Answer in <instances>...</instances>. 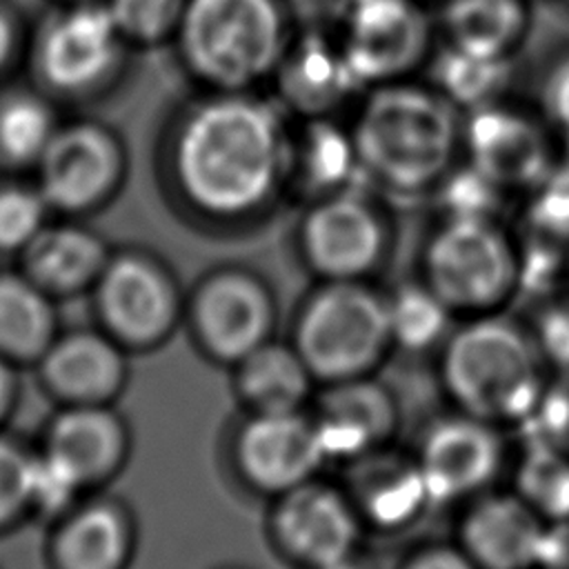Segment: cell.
Instances as JSON below:
<instances>
[{"instance_id":"23","label":"cell","mask_w":569,"mask_h":569,"mask_svg":"<svg viewBox=\"0 0 569 569\" xmlns=\"http://www.w3.org/2000/svg\"><path fill=\"white\" fill-rule=\"evenodd\" d=\"M42 371L49 387L73 405H102L124 378L116 345L98 333L64 336L44 351Z\"/></svg>"},{"instance_id":"3","label":"cell","mask_w":569,"mask_h":569,"mask_svg":"<svg viewBox=\"0 0 569 569\" xmlns=\"http://www.w3.org/2000/svg\"><path fill=\"white\" fill-rule=\"evenodd\" d=\"M438 378L453 409L516 427L549 378L527 322L505 311L460 318L438 351Z\"/></svg>"},{"instance_id":"20","label":"cell","mask_w":569,"mask_h":569,"mask_svg":"<svg viewBox=\"0 0 569 569\" xmlns=\"http://www.w3.org/2000/svg\"><path fill=\"white\" fill-rule=\"evenodd\" d=\"M353 187L367 184L349 122L340 116L289 120L287 191L307 204Z\"/></svg>"},{"instance_id":"26","label":"cell","mask_w":569,"mask_h":569,"mask_svg":"<svg viewBox=\"0 0 569 569\" xmlns=\"http://www.w3.org/2000/svg\"><path fill=\"white\" fill-rule=\"evenodd\" d=\"M516 58L467 51L449 42L436 44L427 69L429 84L460 113L496 102L507 96Z\"/></svg>"},{"instance_id":"4","label":"cell","mask_w":569,"mask_h":569,"mask_svg":"<svg viewBox=\"0 0 569 569\" xmlns=\"http://www.w3.org/2000/svg\"><path fill=\"white\" fill-rule=\"evenodd\" d=\"M293 31L284 0H187L173 42L207 91H256L271 82Z\"/></svg>"},{"instance_id":"31","label":"cell","mask_w":569,"mask_h":569,"mask_svg":"<svg viewBox=\"0 0 569 569\" xmlns=\"http://www.w3.org/2000/svg\"><path fill=\"white\" fill-rule=\"evenodd\" d=\"M127 553V529L109 507H89L62 529L58 556L67 569H116Z\"/></svg>"},{"instance_id":"11","label":"cell","mask_w":569,"mask_h":569,"mask_svg":"<svg viewBox=\"0 0 569 569\" xmlns=\"http://www.w3.org/2000/svg\"><path fill=\"white\" fill-rule=\"evenodd\" d=\"M411 451L433 505H465L493 489L507 462L502 427L458 409L433 418Z\"/></svg>"},{"instance_id":"40","label":"cell","mask_w":569,"mask_h":569,"mask_svg":"<svg viewBox=\"0 0 569 569\" xmlns=\"http://www.w3.org/2000/svg\"><path fill=\"white\" fill-rule=\"evenodd\" d=\"M540 113L569 153V49L547 67L540 82Z\"/></svg>"},{"instance_id":"46","label":"cell","mask_w":569,"mask_h":569,"mask_svg":"<svg viewBox=\"0 0 569 569\" xmlns=\"http://www.w3.org/2000/svg\"><path fill=\"white\" fill-rule=\"evenodd\" d=\"M11 393H13V380H11L9 367L0 360V418L4 416V411L11 402Z\"/></svg>"},{"instance_id":"50","label":"cell","mask_w":569,"mask_h":569,"mask_svg":"<svg viewBox=\"0 0 569 569\" xmlns=\"http://www.w3.org/2000/svg\"><path fill=\"white\" fill-rule=\"evenodd\" d=\"M567 293H569V282H567Z\"/></svg>"},{"instance_id":"32","label":"cell","mask_w":569,"mask_h":569,"mask_svg":"<svg viewBox=\"0 0 569 569\" xmlns=\"http://www.w3.org/2000/svg\"><path fill=\"white\" fill-rule=\"evenodd\" d=\"M511 489L547 522L569 518V456L522 440V453L513 465Z\"/></svg>"},{"instance_id":"1","label":"cell","mask_w":569,"mask_h":569,"mask_svg":"<svg viewBox=\"0 0 569 569\" xmlns=\"http://www.w3.org/2000/svg\"><path fill=\"white\" fill-rule=\"evenodd\" d=\"M169 158L198 211L242 220L287 191L289 118L256 91H207L178 118Z\"/></svg>"},{"instance_id":"37","label":"cell","mask_w":569,"mask_h":569,"mask_svg":"<svg viewBox=\"0 0 569 569\" xmlns=\"http://www.w3.org/2000/svg\"><path fill=\"white\" fill-rule=\"evenodd\" d=\"M49 202L38 187H0V249H27L47 227Z\"/></svg>"},{"instance_id":"34","label":"cell","mask_w":569,"mask_h":569,"mask_svg":"<svg viewBox=\"0 0 569 569\" xmlns=\"http://www.w3.org/2000/svg\"><path fill=\"white\" fill-rule=\"evenodd\" d=\"M525 231L569 251V158L525 193Z\"/></svg>"},{"instance_id":"5","label":"cell","mask_w":569,"mask_h":569,"mask_svg":"<svg viewBox=\"0 0 569 569\" xmlns=\"http://www.w3.org/2000/svg\"><path fill=\"white\" fill-rule=\"evenodd\" d=\"M291 342L318 385L373 376L393 353L387 291L371 280H318L296 311Z\"/></svg>"},{"instance_id":"30","label":"cell","mask_w":569,"mask_h":569,"mask_svg":"<svg viewBox=\"0 0 569 569\" xmlns=\"http://www.w3.org/2000/svg\"><path fill=\"white\" fill-rule=\"evenodd\" d=\"M60 122L51 102L36 91L0 98V162L13 169L36 167Z\"/></svg>"},{"instance_id":"49","label":"cell","mask_w":569,"mask_h":569,"mask_svg":"<svg viewBox=\"0 0 569 569\" xmlns=\"http://www.w3.org/2000/svg\"><path fill=\"white\" fill-rule=\"evenodd\" d=\"M562 2H565V4H567V7H569V0H562Z\"/></svg>"},{"instance_id":"25","label":"cell","mask_w":569,"mask_h":569,"mask_svg":"<svg viewBox=\"0 0 569 569\" xmlns=\"http://www.w3.org/2000/svg\"><path fill=\"white\" fill-rule=\"evenodd\" d=\"M124 447L120 420L102 405H73L51 429L47 453L67 465L82 485L102 478L118 462Z\"/></svg>"},{"instance_id":"41","label":"cell","mask_w":569,"mask_h":569,"mask_svg":"<svg viewBox=\"0 0 569 569\" xmlns=\"http://www.w3.org/2000/svg\"><path fill=\"white\" fill-rule=\"evenodd\" d=\"M29 456L0 438V522L29 505Z\"/></svg>"},{"instance_id":"17","label":"cell","mask_w":569,"mask_h":569,"mask_svg":"<svg viewBox=\"0 0 569 569\" xmlns=\"http://www.w3.org/2000/svg\"><path fill=\"white\" fill-rule=\"evenodd\" d=\"M193 318L209 353L236 365L271 340L276 300L258 276L240 269L220 271L202 284Z\"/></svg>"},{"instance_id":"15","label":"cell","mask_w":569,"mask_h":569,"mask_svg":"<svg viewBox=\"0 0 569 569\" xmlns=\"http://www.w3.org/2000/svg\"><path fill=\"white\" fill-rule=\"evenodd\" d=\"M307 411L327 460L340 467L393 445L400 427L396 393L376 373L318 385Z\"/></svg>"},{"instance_id":"12","label":"cell","mask_w":569,"mask_h":569,"mask_svg":"<svg viewBox=\"0 0 569 569\" xmlns=\"http://www.w3.org/2000/svg\"><path fill=\"white\" fill-rule=\"evenodd\" d=\"M269 533L298 569H318L362 549L367 529L340 482L320 476L273 498Z\"/></svg>"},{"instance_id":"38","label":"cell","mask_w":569,"mask_h":569,"mask_svg":"<svg viewBox=\"0 0 569 569\" xmlns=\"http://www.w3.org/2000/svg\"><path fill=\"white\" fill-rule=\"evenodd\" d=\"M527 327L549 373H569V293L538 302Z\"/></svg>"},{"instance_id":"44","label":"cell","mask_w":569,"mask_h":569,"mask_svg":"<svg viewBox=\"0 0 569 569\" xmlns=\"http://www.w3.org/2000/svg\"><path fill=\"white\" fill-rule=\"evenodd\" d=\"M20 51V27L16 16L0 4V73H4Z\"/></svg>"},{"instance_id":"7","label":"cell","mask_w":569,"mask_h":569,"mask_svg":"<svg viewBox=\"0 0 569 569\" xmlns=\"http://www.w3.org/2000/svg\"><path fill=\"white\" fill-rule=\"evenodd\" d=\"M391 220L367 187L305 204L298 251L318 280H371L391 251Z\"/></svg>"},{"instance_id":"13","label":"cell","mask_w":569,"mask_h":569,"mask_svg":"<svg viewBox=\"0 0 569 569\" xmlns=\"http://www.w3.org/2000/svg\"><path fill=\"white\" fill-rule=\"evenodd\" d=\"M51 209L87 211L107 200L124 176V147L107 124L80 118L60 124L36 164Z\"/></svg>"},{"instance_id":"22","label":"cell","mask_w":569,"mask_h":569,"mask_svg":"<svg viewBox=\"0 0 569 569\" xmlns=\"http://www.w3.org/2000/svg\"><path fill=\"white\" fill-rule=\"evenodd\" d=\"M236 389L249 413L302 411L318 380L291 340H267L236 362Z\"/></svg>"},{"instance_id":"16","label":"cell","mask_w":569,"mask_h":569,"mask_svg":"<svg viewBox=\"0 0 569 569\" xmlns=\"http://www.w3.org/2000/svg\"><path fill=\"white\" fill-rule=\"evenodd\" d=\"M244 480L264 496H280L320 476L329 462L307 409L249 413L236 438Z\"/></svg>"},{"instance_id":"10","label":"cell","mask_w":569,"mask_h":569,"mask_svg":"<svg viewBox=\"0 0 569 569\" xmlns=\"http://www.w3.org/2000/svg\"><path fill=\"white\" fill-rule=\"evenodd\" d=\"M436 20L420 0H369L338 18V40L362 89L407 80L427 67Z\"/></svg>"},{"instance_id":"33","label":"cell","mask_w":569,"mask_h":569,"mask_svg":"<svg viewBox=\"0 0 569 569\" xmlns=\"http://www.w3.org/2000/svg\"><path fill=\"white\" fill-rule=\"evenodd\" d=\"M440 218H500L509 193L469 160L460 162L431 191Z\"/></svg>"},{"instance_id":"21","label":"cell","mask_w":569,"mask_h":569,"mask_svg":"<svg viewBox=\"0 0 569 569\" xmlns=\"http://www.w3.org/2000/svg\"><path fill=\"white\" fill-rule=\"evenodd\" d=\"M98 302L107 325L133 342L160 338L173 318L167 280L153 264L138 258H120L104 267Z\"/></svg>"},{"instance_id":"48","label":"cell","mask_w":569,"mask_h":569,"mask_svg":"<svg viewBox=\"0 0 569 569\" xmlns=\"http://www.w3.org/2000/svg\"><path fill=\"white\" fill-rule=\"evenodd\" d=\"M67 2H91V0H60V4H67Z\"/></svg>"},{"instance_id":"18","label":"cell","mask_w":569,"mask_h":569,"mask_svg":"<svg viewBox=\"0 0 569 569\" xmlns=\"http://www.w3.org/2000/svg\"><path fill=\"white\" fill-rule=\"evenodd\" d=\"M340 480L367 533H402L436 507L413 451L393 445L342 465Z\"/></svg>"},{"instance_id":"6","label":"cell","mask_w":569,"mask_h":569,"mask_svg":"<svg viewBox=\"0 0 569 569\" xmlns=\"http://www.w3.org/2000/svg\"><path fill=\"white\" fill-rule=\"evenodd\" d=\"M420 278L458 318L505 311L520 291V240L500 218H440L422 244Z\"/></svg>"},{"instance_id":"19","label":"cell","mask_w":569,"mask_h":569,"mask_svg":"<svg viewBox=\"0 0 569 569\" xmlns=\"http://www.w3.org/2000/svg\"><path fill=\"white\" fill-rule=\"evenodd\" d=\"M456 542L480 569H538L547 520L511 487L460 505Z\"/></svg>"},{"instance_id":"29","label":"cell","mask_w":569,"mask_h":569,"mask_svg":"<svg viewBox=\"0 0 569 569\" xmlns=\"http://www.w3.org/2000/svg\"><path fill=\"white\" fill-rule=\"evenodd\" d=\"M53 338V311L33 280L0 276V353L44 356Z\"/></svg>"},{"instance_id":"2","label":"cell","mask_w":569,"mask_h":569,"mask_svg":"<svg viewBox=\"0 0 569 569\" xmlns=\"http://www.w3.org/2000/svg\"><path fill=\"white\" fill-rule=\"evenodd\" d=\"M347 122L365 184L380 193L431 196L462 158V113L429 82L369 87Z\"/></svg>"},{"instance_id":"42","label":"cell","mask_w":569,"mask_h":569,"mask_svg":"<svg viewBox=\"0 0 569 569\" xmlns=\"http://www.w3.org/2000/svg\"><path fill=\"white\" fill-rule=\"evenodd\" d=\"M398 569H480L467 553L465 549L451 540H436L416 547L409 551Z\"/></svg>"},{"instance_id":"9","label":"cell","mask_w":569,"mask_h":569,"mask_svg":"<svg viewBox=\"0 0 569 569\" xmlns=\"http://www.w3.org/2000/svg\"><path fill=\"white\" fill-rule=\"evenodd\" d=\"M560 142L540 109L507 96L462 113V158L509 196L527 193L562 158Z\"/></svg>"},{"instance_id":"43","label":"cell","mask_w":569,"mask_h":569,"mask_svg":"<svg viewBox=\"0 0 569 569\" xmlns=\"http://www.w3.org/2000/svg\"><path fill=\"white\" fill-rule=\"evenodd\" d=\"M538 569H569V518L547 522Z\"/></svg>"},{"instance_id":"47","label":"cell","mask_w":569,"mask_h":569,"mask_svg":"<svg viewBox=\"0 0 569 569\" xmlns=\"http://www.w3.org/2000/svg\"><path fill=\"white\" fill-rule=\"evenodd\" d=\"M325 2H327L329 11H331V13L336 16V20H338V18H342L347 11L360 7V4H365V2H369V0H325Z\"/></svg>"},{"instance_id":"14","label":"cell","mask_w":569,"mask_h":569,"mask_svg":"<svg viewBox=\"0 0 569 569\" xmlns=\"http://www.w3.org/2000/svg\"><path fill=\"white\" fill-rule=\"evenodd\" d=\"M273 100L289 120L340 116L362 96L336 29H296L269 82Z\"/></svg>"},{"instance_id":"35","label":"cell","mask_w":569,"mask_h":569,"mask_svg":"<svg viewBox=\"0 0 569 569\" xmlns=\"http://www.w3.org/2000/svg\"><path fill=\"white\" fill-rule=\"evenodd\" d=\"M127 44L158 47L176 38L187 0H102Z\"/></svg>"},{"instance_id":"45","label":"cell","mask_w":569,"mask_h":569,"mask_svg":"<svg viewBox=\"0 0 569 569\" xmlns=\"http://www.w3.org/2000/svg\"><path fill=\"white\" fill-rule=\"evenodd\" d=\"M318 569H373V565L362 556V551H358V553H351L347 558H340V560L329 562Z\"/></svg>"},{"instance_id":"36","label":"cell","mask_w":569,"mask_h":569,"mask_svg":"<svg viewBox=\"0 0 569 569\" xmlns=\"http://www.w3.org/2000/svg\"><path fill=\"white\" fill-rule=\"evenodd\" d=\"M522 440L569 456V373H549L536 407L520 425Z\"/></svg>"},{"instance_id":"8","label":"cell","mask_w":569,"mask_h":569,"mask_svg":"<svg viewBox=\"0 0 569 569\" xmlns=\"http://www.w3.org/2000/svg\"><path fill=\"white\" fill-rule=\"evenodd\" d=\"M122 40L102 0L67 2L36 29L31 64L40 84L58 96H89L116 76Z\"/></svg>"},{"instance_id":"24","label":"cell","mask_w":569,"mask_h":569,"mask_svg":"<svg viewBox=\"0 0 569 569\" xmlns=\"http://www.w3.org/2000/svg\"><path fill=\"white\" fill-rule=\"evenodd\" d=\"M529 0H442L436 27L453 47L516 58L531 31Z\"/></svg>"},{"instance_id":"28","label":"cell","mask_w":569,"mask_h":569,"mask_svg":"<svg viewBox=\"0 0 569 569\" xmlns=\"http://www.w3.org/2000/svg\"><path fill=\"white\" fill-rule=\"evenodd\" d=\"M387 318L393 351L413 356L438 353L460 320L422 278L387 291Z\"/></svg>"},{"instance_id":"39","label":"cell","mask_w":569,"mask_h":569,"mask_svg":"<svg viewBox=\"0 0 569 569\" xmlns=\"http://www.w3.org/2000/svg\"><path fill=\"white\" fill-rule=\"evenodd\" d=\"M82 480L51 453L31 458L29 465V505L40 511H58L71 502Z\"/></svg>"},{"instance_id":"27","label":"cell","mask_w":569,"mask_h":569,"mask_svg":"<svg viewBox=\"0 0 569 569\" xmlns=\"http://www.w3.org/2000/svg\"><path fill=\"white\" fill-rule=\"evenodd\" d=\"M24 260L38 287L73 291L100 278L104 271V247L82 227H44L24 249Z\"/></svg>"}]
</instances>
